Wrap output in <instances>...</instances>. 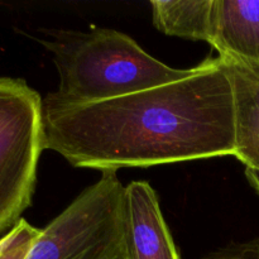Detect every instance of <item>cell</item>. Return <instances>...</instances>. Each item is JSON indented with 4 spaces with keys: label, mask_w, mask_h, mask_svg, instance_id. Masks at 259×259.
<instances>
[{
    "label": "cell",
    "mask_w": 259,
    "mask_h": 259,
    "mask_svg": "<svg viewBox=\"0 0 259 259\" xmlns=\"http://www.w3.org/2000/svg\"><path fill=\"white\" fill-rule=\"evenodd\" d=\"M45 149L71 166L116 171L234 156V103L219 57L191 76L83 105L43 101Z\"/></svg>",
    "instance_id": "6da1fadb"
},
{
    "label": "cell",
    "mask_w": 259,
    "mask_h": 259,
    "mask_svg": "<svg viewBox=\"0 0 259 259\" xmlns=\"http://www.w3.org/2000/svg\"><path fill=\"white\" fill-rule=\"evenodd\" d=\"M42 43L52 53L60 77L57 90L43 101L56 105L111 100L182 80L196 71L169 67L132 37L108 28L53 30Z\"/></svg>",
    "instance_id": "7a4b0ae2"
},
{
    "label": "cell",
    "mask_w": 259,
    "mask_h": 259,
    "mask_svg": "<svg viewBox=\"0 0 259 259\" xmlns=\"http://www.w3.org/2000/svg\"><path fill=\"white\" fill-rule=\"evenodd\" d=\"M124 192L115 171H103L40 229L25 259H126Z\"/></svg>",
    "instance_id": "3957f363"
},
{
    "label": "cell",
    "mask_w": 259,
    "mask_h": 259,
    "mask_svg": "<svg viewBox=\"0 0 259 259\" xmlns=\"http://www.w3.org/2000/svg\"><path fill=\"white\" fill-rule=\"evenodd\" d=\"M45 151L43 100L22 78L0 77V233L32 205Z\"/></svg>",
    "instance_id": "277c9868"
},
{
    "label": "cell",
    "mask_w": 259,
    "mask_h": 259,
    "mask_svg": "<svg viewBox=\"0 0 259 259\" xmlns=\"http://www.w3.org/2000/svg\"><path fill=\"white\" fill-rule=\"evenodd\" d=\"M126 259H181L158 197L147 181H133L124 192Z\"/></svg>",
    "instance_id": "5b68a950"
},
{
    "label": "cell",
    "mask_w": 259,
    "mask_h": 259,
    "mask_svg": "<svg viewBox=\"0 0 259 259\" xmlns=\"http://www.w3.org/2000/svg\"><path fill=\"white\" fill-rule=\"evenodd\" d=\"M218 57L232 86L235 124L234 156L245 168L259 167V62Z\"/></svg>",
    "instance_id": "8992f818"
},
{
    "label": "cell",
    "mask_w": 259,
    "mask_h": 259,
    "mask_svg": "<svg viewBox=\"0 0 259 259\" xmlns=\"http://www.w3.org/2000/svg\"><path fill=\"white\" fill-rule=\"evenodd\" d=\"M209 45L222 57L259 62V0H212Z\"/></svg>",
    "instance_id": "52a82bcc"
},
{
    "label": "cell",
    "mask_w": 259,
    "mask_h": 259,
    "mask_svg": "<svg viewBox=\"0 0 259 259\" xmlns=\"http://www.w3.org/2000/svg\"><path fill=\"white\" fill-rule=\"evenodd\" d=\"M151 8L159 32L209 43L212 0H152Z\"/></svg>",
    "instance_id": "ba28073f"
},
{
    "label": "cell",
    "mask_w": 259,
    "mask_h": 259,
    "mask_svg": "<svg viewBox=\"0 0 259 259\" xmlns=\"http://www.w3.org/2000/svg\"><path fill=\"white\" fill-rule=\"evenodd\" d=\"M199 259H259V237L247 242H233Z\"/></svg>",
    "instance_id": "9c48e42d"
},
{
    "label": "cell",
    "mask_w": 259,
    "mask_h": 259,
    "mask_svg": "<svg viewBox=\"0 0 259 259\" xmlns=\"http://www.w3.org/2000/svg\"><path fill=\"white\" fill-rule=\"evenodd\" d=\"M245 177L252 189L257 192L259 196V167L254 168H245Z\"/></svg>",
    "instance_id": "30bf717a"
}]
</instances>
